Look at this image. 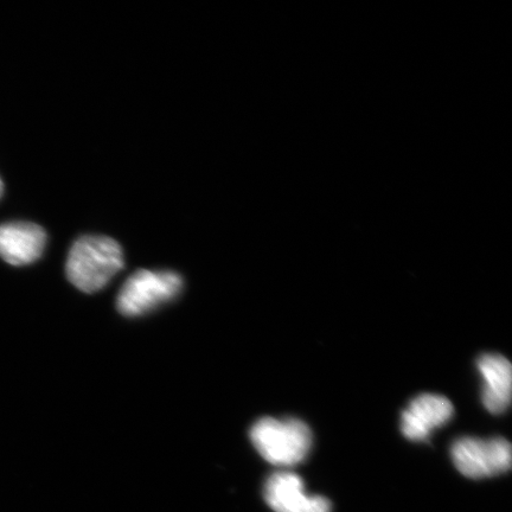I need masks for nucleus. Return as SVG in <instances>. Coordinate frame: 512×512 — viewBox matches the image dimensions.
<instances>
[{"label":"nucleus","mask_w":512,"mask_h":512,"mask_svg":"<svg viewBox=\"0 0 512 512\" xmlns=\"http://www.w3.org/2000/svg\"><path fill=\"white\" fill-rule=\"evenodd\" d=\"M264 494L275 512H331L328 499L306 494L303 479L296 473H274L267 479Z\"/></svg>","instance_id":"5"},{"label":"nucleus","mask_w":512,"mask_h":512,"mask_svg":"<svg viewBox=\"0 0 512 512\" xmlns=\"http://www.w3.org/2000/svg\"><path fill=\"white\" fill-rule=\"evenodd\" d=\"M3 190H4V185H3L2 179H0V197H2V195H3Z\"/></svg>","instance_id":"9"},{"label":"nucleus","mask_w":512,"mask_h":512,"mask_svg":"<svg viewBox=\"0 0 512 512\" xmlns=\"http://www.w3.org/2000/svg\"><path fill=\"white\" fill-rule=\"evenodd\" d=\"M477 366L484 377L483 402L492 414H502L510 406L512 370L511 364L502 355L480 356Z\"/></svg>","instance_id":"8"},{"label":"nucleus","mask_w":512,"mask_h":512,"mask_svg":"<svg viewBox=\"0 0 512 512\" xmlns=\"http://www.w3.org/2000/svg\"><path fill=\"white\" fill-rule=\"evenodd\" d=\"M451 456L458 471L471 479L502 475L511 467V445L503 438L459 439L452 446Z\"/></svg>","instance_id":"4"},{"label":"nucleus","mask_w":512,"mask_h":512,"mask_svg":"<svg viewBox=\"0 0 512 512\" xmlns=\"http://www.w3.org/2000/svg\"><path fill=\"white\" fill-rule=\"evenodd\" d=\"M251 440L268 463L293 466L302 463L312 446V433L302 420L262 418L251 430Z\"/></svg>","instance_id":"2"},{"label":"nucleus","mask_w":512,"mask_h":512,"mask_svg":"<svg viewBox=\"0 0 512 512\" xmlns=\"http://www.w3.org/2000/svg\"><path fill=\"white\" fill-rule=\"evenodd\" d=\"M453 412V405L445 396L419 395L402 413L401 432L409 440H427L435 428L451 420Z\"/></svg>","instance_id":"6"},{"label":"nucleus","mask_w":512,"mask_h":512,"mask_svg":"<svg viewBox=\"0 0 512 512\" xmlns=\"http://www.w3.org/2000/svg\"><path fill=\"white\" fill-rule=\"evenodd\" d=\"M182 287L183 280L175 272L138 271L121 287L117 307L124 316H143L177 297Z\"/></svg>","instance_id":"3"},{"label":"nucleus","mask_w":512,"mask_h":512,"mask_svg":"<svg viewBox=\"0 0 512 512\" xmlns=\"http://www.w3.org/2000/svg\"><path fill=\"white\" fill-rule=\"evenodd\" d=\"M124 256L119 243L107 236H82L68 255L66 272L80 291L94 293L104 288L123 270Z\"/></svg>","instance_id":"1"},{"label":"nucleus","mask_w":512,"mask_h":512,"mask_svg":"<svg viewBox=\"0 0 512 512\" xmlns=\"http://www.w3.org/2000/svg\"><path fill=\"white\" fill-rule=\"evenodd\" d=\"M47 245L42 227L30 222L0 226V258L12 266L30 265L41 258Z\"/></svg>","instance_id":"7"}]
</instances>
